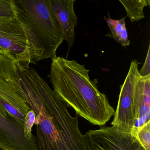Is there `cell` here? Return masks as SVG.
Instances as JSON below:
<instances>
[{
	"label": "cell",
	"instance_id": "6da1fadb",
	"mask_svg": "<svg viewBox=\"0 0 150 150\" xmlns=\"http://www.w3.org/2000/svg\"><path fill=\"white\" fill-rule=\"evenodd\" d=\"M16 62L22 94L36 115L38 150H88L79 116H72L65 103L29 66Z\"/></svg>",
	"mask_w": 150,
	"mask_h": 150
},
{
	"label": "cell",
	"instance_id": "7a4b0ae2",
	"mask_svg": "<svg viewBox=\"0 0 150 150\" xmlns=\"http://www.w3.org/2000/svg\"><path fill=\"white\" fill-rule=\"evenodd\" d=\"M89 71L76 60L57 57L48 75L54 92L67 107L94 125L102 127L115 110L104 93L98 89V79H90Z\"/></svg>",
	"mask_w": 150,
	"mask_h": 150
},
{
	"label": "cell",
	"instance_id": "3957f363",
	"mask_svg": "<svg viewBox=\"0 0 150 150\" xmlns=\"http://www.w3.org/2000/svg\"><path fill=\"white\" fill-rule=\"evenodd\" d=\"M14 16L20 21L36 62L57 57L63 42L62 33L51 0H11Z\"/></svg>",
	"mask_w": 150,
	"mask_h": 150
},
{
	"label": "cell",
	"instance_id": "277c9868",
	"mask_svg": "<svg viewBox=\"0 0 150 150\" xmlns=\"http://www.w3.org/2000/svg\"><path fill=\"white\" fill-rule=\"evenodd\" d=\"M139 63L132 61L120 94L112 126L131 133L150 121V74L141 77Z\"/></svg>",
	"mask_w": 150,
	"mask_h": 150
},
{
	"label": "cell",
	"instance_id": "5b68a950",
	"mask_svg": "<svg viewBox=\"0 0 150 150\" xmlns=\"http://www.w3.org/2000/svg\"><path fill=\"white\" fill-rule=\"evenodd\" d=\"M15 59L0 54V105L24 125L30 108L23 96Z\"/></svg>",
	"mask_w": 150,
	"mask_h": 150
},
{
	"label": "cell",
	"instance_id": "8992f818",
	"mask_svg": "<svg viewBox=\"0 0 150 150\" xmlns=\"http://www.w3.org/2000/svg\"><path fill=\"white\" fill-rule=\"evenodd\" d=\"M0 48L23 65L37 63L21 23L15 16L0 18Z\"/></svg>",
	"mask_w": 150,
	"mask_h": 150
},
{
	"label": "cell",
	"instance_id": "52a82bcc",
	"mask_svg": "<svg viewBox=\"0 0 150 150\" xmlns=\"http://www.w3.org/2000/svg\"><path fill=\"white\" fill-rule=\"evenodd\" d=\"M85 136L88 150H145L131 133L113 126L90 130Z\"/></svg>",
	"mask_w": 150,
	"mask_h": 150
},
{
	"label": "cell",
	"instance_id": "ba28073f",
	"mask_svg": "<svg viewBox=\"0 0 150 150\" xmlns=\"http://www.w3.org/2000/svg\"><path fill=\"white\" fill-rule=\"evenodd\" d=\"M75 0H51L52 8L59 24L64 41L68 44V50L72 47L75 40L74 28L78 18L74 10Z\"/></svg>",
	"mask_w": 150,
	"mask_h": 150
},
{
	"label": "cell",
	"instance_id": "9c48e42d",
	"mask_svg": "<svg viewBox=\"0 0 150 150\" xmlns=\"http://www.w3.org/2000/svg\"><path fill=\"white\" fill-rule=\"evenodd\" d=\"M126 11L131 22L139 21L144 19V8L150 5V0H119Z\"/></svg>",
	"mask_w": 150,
	"mask_h": 150
},
{
	"label": "cell",
	"instance_id": "30bf717a",
	"mask_svg": "<svg viewBox=\"0 0 150 150\" xmlns=\"http://www.w3.org/2000/svg\"><path fill=\"white\" fill-rule=\"evenodd\" d=\"M135 137L145 150H150V121L139 128Z\"/></svg>",
	"mask_w": 150,
	"mask_h": 150
},
{
	"label": "cell",
	"instance_id": "8fae6325",
	"mask_svg": "<svg viewBox=\"0 0 150 150\" xmlns=\"http://www.w3.org/2000/svg\"><path fill=\"white\" fill-rule=\"evenodd\" d=\"M36 117L35 113L31 109L25 116L23 132L25 138L28 140L36 141L35 137L33 135L32 132V128L35 122Z\"/></svg>",
	"mask_w": 150,
	"mask_h": 150
},
{
	"label": "cell",
	"instance_id": "7c38bea8",
	"mask_svg": "<svg viewBox=\"0 0 150 150\" xmlns=\"http://www.w3.org/2000/svg\"><path fill=\"white\" fill-rule=\"evenodd\" d=\"M125 18H122L119 20H113L110 17L105 19L109 27L110 30V37L116 41L125 27H126Z\"/></svg>",
	"mask_w": 150,
	"mask_h": 150
},
{
	"label": "cell",
	"instance_id": "4fadbf2b",
	"mask_svg": "<svg viewBox=\"0 0 150 150\" xmlns=\"http://www.w3.org/2000/svg\"><path fill=\"white\" fill-rule=\"evenodd\" d=\"M11 0H0V18L14 17Z\"/></svg>",
	"mask_w": 150,
	"mask_h": 150
},
{
	"label": "cell",
	"instance_id": "5bb4252c",
	"mask_svg": "<svg viewBox=\"0 0 150 150\" xmlns=\"http://www.w3.org/2000/svg\"><path fill=\"white\" fill-rule=\"evenodd\" d=\"M139 73L141 77H145L150 74V45L148 46V51L144 63Z\"/></svg>",
	"mask_w": 150,
	"mask_h": 150
},
{
	"label": "cell",
	"instance_id": "9a60e30c",
	"mask_svg": "<svg viewBox=\"0 0 150 150\" xmlns=\"http://www.w3.org/2000/svg\"><path fill=\"white\" fill-rule=\"evenodd\" d=\"M116 41L119 43L121 44L122 46L123 47H126L130 45V41L128 38V31L126 27L124 28L122 31Z\"/></svg>",
	"mask_w": 150,
	"mask_h": 150
},
{
	"label": "cell",
	"instance_id": "2e32d148",
	"mask_svg": "<svg viewBox=\"0 0 150 150\" xmlns=\"http://www.w3.org/2000/svg\"><path fill=\"white\" fill-rule=\"evenodd\" d=\"M0 54H7L6 52L3 50L1 48H0Z\"/></svg>",
	"mask_w": 150,
	"mask_h": 150
},
{
	"label": "cell",
	"instance_id": "e0dca14e",
	"mask_svg": "<svg viewBox=\"0 0 150 150\" xmlns=\"http://www.w3.org/2000/svg\"></svg>",
	"mask_w": 150,
	"mask_h": 150
}]
</instances>
